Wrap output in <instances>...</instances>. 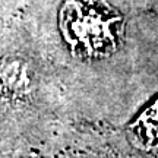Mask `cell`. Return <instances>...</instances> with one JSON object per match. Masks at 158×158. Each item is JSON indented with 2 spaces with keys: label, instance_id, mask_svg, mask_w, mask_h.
Returning a JSON list of instances; mask_svg holds the SVG:
<instances>
[{
  "label": "cell",
  "instance_id": "obj_1",
  "mask_svg": "<svg viewBox=\"0 0 158 158\" xmlns=\"http://www.w3.org/2000/svg\"><path fill=\"white\" fill-rule=\"evenodd\" d=\"M114 18L88 2H68L62 12L63 34L86 54H101L114 44Z\"/></svg>",
  "mask_w": 158,
  "mask_h": 158
},
{
  "label": "cell",
  "instance_id": "obj_2",
  "mask_svg": "<svg viewBox=\"0 0 158 158\" xmlns=\"http://www.w3.org/2000/svg\"><path fill=\"white\" fill-rule=\"evenodd\" d=\"M138 124L141 133L143 135V139L158 145V102L151 106L143 113Z\"/></svg>",
  "mask_w": 158,
  "mask_h": 158
}]
</instances>
